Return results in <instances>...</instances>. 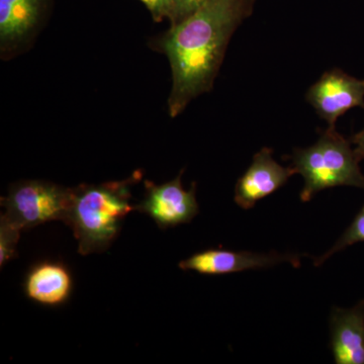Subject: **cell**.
<instances>
[{
  "label": "cell",
  "instance_id": "4fadbf2b",
  "mask_svg": "<svg viewBox=\"0 0 364 364\" xmlns=\"http://www.w3.org/2000/svg\"><path fill=\"white\" fill-rule=\"evenodd\" d=\"M21 231L4 219L0 220V265L16 256V246L20 240Z\"/></svg>",
  "mask_w": 364,
  "mask_h": 364
},
{
  "label": "cell",
  "instance_id": "7a4b0ae2",
  "mask_svg": "<svg viewBox=\"0 0 364 364\" xmlns=\"http://www.w3.org/2000/svg\"><path fill=\"white\" fill-rule=\"evenodd\" d=\"M136 179V173L128 181L71 188L64 223L73 230L81 255L102 252L116 239L126 215L135 210L129 186Z\"/></svg>",
  "mask_w": 364,
  "mask_h": 364
},
{
  "label": "cell",
  "instance_id": "2e32d148",
  "mask_svg": "<svg viewBox=\"0 0 364 364\" xmlns=\"http://www.w3.org/2000/svg\"><path fill=\"white\" fill-rule=\"evenodd\" d=\"M352 145H354V153L358 161L364 159V128L359 133L355 134L350 139Z\"/></svg>",
  "mask_w": 364,
  "mask_h": 364
},
{
  "label": "cell",
  "instance_id": "6da1fadb",
  "mask_svg": "<svg viewBox=\"0 0 364 364\" xmlns=\"http://www.w3.org/2000/svg\"><path fill=\"white\" fill-rule=\"evenodd\" d=\"M256 0H208L195 13L170 26L161 40L172 72L170 117L208 92L237 28L253 13Z\"/></svg>",
  "mask_w": 364,
  "mask_h": 364
},
{
  "label": "cell",
  "instance_id": "7c38bea8",
  "mask_svg": "<svg viewBox=\"0 0 364 364\" xmlns=\"http://www.w3.org/2000/svg\"><path fill=\"white\" fill-rule=\"evenodd\" d=\"M358 242H364V205L360 212L356 215L355 219L353 220L350 226L347 228L344 234L340 237L339 240L324 255L316 258L314 261V265L321 267L326 260L329 259L335 253L343 250V249L349 247L353 244L358 243Z\"/></svg>",
  "mask_w": 364,
  "mask_h": 364
},
{
  "label": "cell",
  "instance_id": "9c48e42d",
  "mask_svg": "<svg viewBox=\"0 0 364 364\" xmlns=\"http://www.w3.org/2000/svg\"><path fill=\"white\" fill-rule=\"evenodd\" d=\"M330 347L337 364H364V301L352 309H333Z\"/></svg>",
  "mask_w": 364,
  "mask_h": 364
},
{
  "label": "cell",
  "instance_id": "5b68a950",
  "mask_svg": "<svg viewBox=\"0 0 364 364\" xmlns=\"http://www.w3.org/2000/svg\"><path fill=\"white\" fill-rule=\"evenodd\" d=\"M306 100L328 128H336L339 117L354 107L364 109V79L349 75L341 69L326 71L308 91Z\"/></svg>",
  "mask_w": 364,
  "mask_h": 364
},
{
  "label": "cell",
  "instance_id": "ba28073f",
  "mask_svg": "<svg viewBox=\"0 0 364 364\" xmlns=\"http://www.w3.org/2000/svg\"><path fill=\"white\" fill-rule=\"evenodd\" d=\"M273 150L264 147L256 153L249 168L237 181L235 202L244 210L252 208L256 203L272 195L284 186L296 171L275 161Z\"/></svg>",
  "mask_w": 364,
  "mask_h": 364
},
{
  "label": "cell",
  "instance_id": "30bf717a",
  "mask_svg": "<svg viewBox=\"0 0 364 364\" xmlns=\"http://www.w3.org/2000/svg\"><path fill=\"white\" fill-rule=\"evenodd\" d=\"M50 0H0L1 52L13 51L35 32Z\"/></svg>",
  "mask_w": 364,
  "mask_h": 364
},
{
  "label": "cell",
  "instance_id": "8fae6325",
  "mask_svg": "<svg viewBox=\"0 0 364 364\" xmlns=\"http://www.w3.org/2000/svg\"><path fill=\"white\" fill-rule=\"evenodd\" d=\"M70 272L60 263L43 262L36 265L26 277V296L46 306L61 305L70 296Z\"/></svg>",
  "mask_w": 364,
  "mask_h": 364
},
{
  "label": "cell",
  "instance_id": "8992f818",
  "mask_svg": "<svg viewBox=\"0 0 364 364\" xmlns=\"http://www.w3.org/2000/svg\"><path fill=\"white\" fill-rule=\"evenodd\" d=\"M182 172L173 181L156 186L146 181V195L135 210L147 214L161 229L189 223L200 212L196 198V183L186 191L181 183Z\"/></svg>",
  "mask_w": 364,
  "mask_h": 364
},
{
  "label": "cell",
  "instance_id": "3957f363",
  "mask_svg": "<svg viewBox=\"0 0 364 364\" xmlns=\"http://www.w3.org/2000/svg\"><path fill=\"white\" fill-rule=\"evenodd\" d=\"M351 145L350 140L340 135L336 128H328L313 146L294 149L291 167L305 182L301 202H309L318 191L336 186L364 189V174Z\"/></svg>",
  "mask_w": 364,
  "mask_h": 364
},
{
  "label": "cell",
  "instance_id": "5bb4252c",
  "mask_svg": "<svg viewBox=\"0 0 364 364\" xmlns=\"http://www.w3.org/2000/svg\"><path fill=\"white\" fill-rule=\"evenodd\" d=\"M207 1L208 0H172L170 25H176L179 21H183Z\"/></svg>",
  "mask_w": 364,
  "mask_h": 364
},
{
  "label": "cell",
  "instance_id": "277c9868",
  "mask_svg": "<svg viewBox=\"0 0 364 364\" xmlns=\"http://www.w3.org/2000/svg\"><path fill=\"white\" fill-rule=\"evenodd\" d=\"M71 188L52 182L26 181L13 184L9 195L1 198L6 213L1 219L21 231L51 221H65Z\"/></svg>",
  "mask_w": 364,
  "mask_h": 364
},
{
  "label": "cell",
  "instance_id": "52a82bcc",
  "mask_svg": "<svg viewBox=\"0 0 364 364\" xmlns=\"http://www.w3.org/2000/svg\"><path fill=\"white\" fill-rule=\"evenodd\" d=\"M282 262L299 267L301 259L294 254L253 253L249 251H230L208 249L179 262L182 270H193L200 274L221 275L269 268Z\"/></svg>",
  "mask_w": 364,
  "mask_h": 364
},
{
  "label": "cell",
  "instance_id": "9a60e30c",
  "mask_svg": "<svg viewBox=\"0 0 364 364\" xmlns=\"http://www.w3.org/2000/svg\"><path fill=\"white\" fill-rule=\"evenodd\" d=\"M149 11L153 20H169L172 14V0H139Z\"/></svg>",
  "mask_w": 364,
  "mask_h": 364
}]
</instances>
